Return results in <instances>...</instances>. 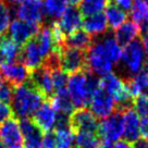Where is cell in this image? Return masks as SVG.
<instances>
[{
  "instance_id": "cell-1",
  "label": "cell",
  "mask_w": 148,
  "mask_h": 148,
  "mask_svg": "<svg viewBox=\"0 0 148 148\" xmlns=\"http://www.w3.org/2000/svg\"><path fill=\"white\" fill-rule=\"evenodd\" d=\"M68 92L74 107L86 108L89 105L92 94L100 86V79L90 71L71 74L68 79Z\"/></svg>"
},
{
  "instance_id": "cell-2",
  "label": "cell",
  "mask_w": 148,
  "mask_h": 148,
  "mask_svg": "<svg viewBox=\"0 0 148 148\" xmlns=\"http://www.w3.org/2000/svg\"><path fill=\"white\" fill-rule=\"evenodd\" d=\"M45 101L42 95L29 82L14 87L12 98V110L18 119H31Z\"/></svg>"
},
{
  "instance_id": "cell-3",
  "label": "cell",
  "mask_w": 148,
  "mask_h": 148,
  "mask_svg": "<svg viewBox=\"0 0 148 148\" xmlns=\"http://www.w3.org/2000/svg\"><path fill=\"white\" fill-rule=\"evenodd\" d=\"M122 62L126 72L129 74L127 77L134 76L142 72L145 66V48L140 37L124 46L122 50Z\"/></svg>"
},
{
  "instance_id": "cell-4",
  "label": "cell",
  "mask_w": 148,
  "mask_h": 148,
  "mask_svg": "<svg viewBox=\"0 0 148 148\" xmlns=\"http://www.w3.org/2000/svg\"><path fill=\"white\" fill-rule=\"evenodd\" d=\"M70 127L74 135L76 134H94L97 135L98 120L87 108H79L74 110L69 116Z\"/></svg>"
},
{
  "instance_id": "cell-5",
  "label": "cell",
  "mask_w": 148,
  "mask_h": 148,
  "mask_svg": "<svg viewBox=\"0 0 148 148\" xmlns=\"http://www.w3.org/2000/svg\"><path fill=\"white\" fill-rule=\"evenodd\" d=\"M61 69L66 74L89 71L87 64V51L75 48H60Z\"/></svg>"
},
{
  "instance_id": "cell-6",
  "label": "cell",
  "mask_w": 148,
  "mask_h": 148,
  "mask_svg": "<svg viewBox=\"0 0 148 148\" xmlns=\"http://www.w3.org/2000/svg\"><path fill=\"white\" fill-rule=\"evenodd\" d=\"M87 64L89 71L94 74L105 76L107 74L111 73L113 64L109 60L100 39L94 40L92 46L88 48Z\"/></svg>"
},
{
  "instance_id": "cell-7",
  "label": "cell",
  "mask_w": 148,
  "mask_h": 148,
  "mask_svg": "<svg viewBox=\"0 0 148 148\" xmlns=\"http://www.w3.org/2000/svg\"><path fill=\"white\" fill-rule=\"evenodd\" d=\"M123 114L116 110L108 118L102 119L98 125L97 135L99 139L103 140V143L119 142L123 136Z\"/></svg>"
},
{
  "instance_id": "cell-8",
  "label": "cell",
  "mask_w": 148,
  "mask_h": 148,
  "mask_svg": "<svg viewBox=\"0 0 148 148\" xmlns=\"http://www.w3.org/2000/svg\"><path fill=\"white\" fill-rule=\"evenodd\" d=\"M15 14L18 20H22L28 23L42 25L45 11L42 0H26L15 9Z\"/></svg>"
},
{
  "instance_id": "cell-9",
  "label": "cell",
  "mask_w": 148,
  "mask_h": 148,
  "mask_svg": "<svg viewBox=\"0 0 148 148\" xmlns=\"http://www.w3.org/2000/svg\"><path fill=\"white\" fill-rule=\"evenodd\" d=\"M89 106L92 113L101 119H106L116 111V102L113 98L100 86L92 94Z\"/></svg>"
},
{
  "instance_id": "cell-10",
  "label": "cell",
  "mask_w": 148,
  "mask_h": 148,
  "mask_svg": "<svg viewBox=\"0 0 148 148\" xmlns=\"http://www.w3.org/2000/svg\"><path fill=\"white\" fill-rule=\"evenodd\" d=\"M42 25L38 24L28 23L22 20L15 18L10 24L9 32L10 38L18 46H23L28 40H31L33 37L37 35L38 31L40 29Z\"/></svg>"
},
{
  "instance_id": "cell-11",
  "label": "cell",
  "mask_w": 148,
  "mask_h": 148,
  "mask_svg": "<svg viewBox=\"0 0 148 148\" xmlns=\"http://www.w3.org/2000/svg\"><path fill=\"white\" fill-rule=\"evenodd\" d=\"M28 82L42 94L45 100L48 99L50 100L55 95V89L51 79V72L44 65H40L39 68L33 70L31 72Z\"/></svg>"
},
{
  "instance_id": "cell-12",
  "label": "cell",
  "mask_w": 148,
  "mask_h": 148,
  "mask_svg": "<svg viewBox=\"0 0 148 148\" xmlns=\"http://www.w3.org/2000/svg\"><path fill=\"white\" fill-rule=\"evenodd\" d=\"M0 139L7 148H23V135L15 118L0 124Z\"/></svg>"
},
{
  "instance_id": "cell-13",
  "label": "cell",
  "mask_w": 148,
  "mask_h": 148,
  "mask_svg": "<svg viewBox=\"0 0 148 148\" xmlns=\"http://www.w3.org/2000/svg\"><path fill=\"white\" fill-rule=\"evenodd\" d=\"M58 113L56 112L55 108L52 107L50 100H45L38 110L34 113L32 120L35 124L42 130L44 133L52 132L57 124Z\"/></svg>"
},
{
  "instance_id": "cell-14",
  "label": "cell",
  "mask_w": 148,
  "mask_h": 148,
  "mask_svg": "<svg viewBox=\"0 0 148 148\" xmlns=\"http://www.w3.org/2000/svg\"><path fill=\"white\" fill-rule=\"evenodd\" d=\"M83 15L81 13L79 8L76 7H69L65 10L63 15L58 21H55L57 27L63 36H68L72 33L79 31L81 26L83 25Z\"/></svg>"
},
{
  "instance_id": "cell-15",
  "label": "cell",
  "mask_w": 148,
  "mask_h": 148,
  "mask_svg": "<svg viewBox=\"0 0 148 148\" xmlns=\"http://www.w3.org/2000/svg\"><path fill=\"white\" fill-rule=\"evenodd\" d=\"M31 70H28L23 63H21L20 61L13 62L11 64L1 65L0 66V73L2 75V77L12 84L14 87L20 86L22 84L28 82L29 76H31Z\"/></svg>"
},
{
  "instance_id": "cell-16",
  "label": "cell",
  "mask_w": 148,
  "mask_h": 148,
  "mask_svg": "<svg viewBox=\"0 0 148 148\" xmlns=\"http://www.w3.org/2000/svg\"><path fill=\"white\" fill-rule=\"evenodd\" d=\"M18 123L24 138L23 148H42V142L45 133L33 122L32 119H21Z\"/></svg>"
},
{
  "instance_id": "cell-17",
  "label": "cell",
  "mask_w": 148,
  "mask_h": 148,
  "mask_svg": "<svg viewBox=\"0 0 148 148\" xmlns=\"http://www.w3.org/2000/svg\"><path fill=\"white\" fill-rule=\"evenodd\" d=\"M123 114V137L124 140L131 144L137 142L140 137V120L138 114L133 109H127Z\"/></svg>"
},
{
  "instance_id": "cell-18",
  "label": "cell",
  "mask_w": 148,
  "mask_h": 148,
  "mask_svg": "<svg viewBox=\"0 0 148 148\" xmlns=\"http://www.w3.org/2000/svg\"><path fill=\"white\" fill-rule=\"evenodd\" d=\"M140 37V27L133 21H126L118 27L114 33V38L120 46H126L130 42Z\"/></svg>"
},
{
  "instance_id": "cell-19",
  "label": "cell",
  "mask_w": 148,
  "mask_h": 148,
  "mask_svg": "<svg viewBox=\"0 0 148 148\" xmlns=\"http://www.w3.org/2000/svg\"><path fill=\"white\" fill-rule=\"evenodd\" d=\"M20 48L18 45L10 38V37H0V66L1 65L11 64L18 61L20 57Z\"/></svg>"
},
{
  "instance_id": "cell-20",
  "label": "cell",
  "mask_w": 148,
  "mask_h": 148,
  "mask_svg": "<svg viewBox=\"0 0 148 148\" xmlns=\"http://www.w3.org/2000/svg\"><path fill=\"white\" fill-rule=\"evenodd\" d=\"M83 29L88 33L90 36H99L102 34H106L109 29L106 15L103 13H97L87 16L83 20Z\"/></svg>"
},
{
  "instance_id": "cell-21",
  "label": "cell",
  "mask_w": 148,
  "mask_h": 148,
  "mask_svg": "<svg viewBox=\"0 0 148 148\" xmlns=\"http://www.w3.org/2000/svg\"><path fill=\"white\" fill-rule=\"evenodd\" d=\"M50 102L59 116H68V118L71 116V113L75 108L66 88L56 92L50 99Z\"/></svg>"
},
{
  "instance_id": "cell-22",
  "label": "cell",
  "mask_w": 148,
  "mask_h": 148,
  "mask_svg": "<svg viewBox=\"0 0 148 148\" xmlns=\"http://www.w3.org/2000/svg\"><path fill=\"white\" fill-rule=\"evenodd\" d=\"M92 42H94V38L88 33H86L84 29H79L64 37L62 47L87 51L88 48L92 46Z\"/></svg>"
},
{
  "instance_id": "cell-23",
  "label": "cell",
  "mask_w": 148,
  "mask_h": 148,
  "mask_svg": "<svg viewBox=\"0 0 148 148\" xmlns=\"http://www.w3.org/2000/svg\"><path fill=\"white\" fill-rule=\"evenodd\" d=\"M126 86L129 88V92L133 98H136L140 95L148 94V72L142 71L134 76L124 79Z\"/></svg>"
},
{
  "instance_id": "cell-24",
  "label": "cell",
  "mask_w": 148,
  "mask_h": 148,
  "mask_svg": "<svg viewBox=\"0 0 148 148\" xmlns=\"http://www.w3.org/2000/svg\"><path fill=\"white\" fill-rule=\"evenodd\" d=\"M105 15H106L108 26L110 27V29H116L127 20V13L122 9H120L119 7H116L110 0L106 7V14Z\"/></svg>"
},
{
  "instance_id": "cell-25",
  "label": "cell",
  "mask_w": 148,
  "mask_h": 148,
  "mask_svg": "<svg viewBox=\"0 0 148 148\" xmlns=\"http://www.w3.org/2000/svg\"><path fill=\"white\" fill-rule=\"evenodd\" d=\"M100 42H101L109 60L112 62V64H118L122 57V49L116 40L114 36L111 34H107L106 36H103L100 39Z\"/></svg>"
},
{
  "instance_id": "cell-26",
  "label": "cell",
  "mask_w": 148,
  "mask_h": 148,
  "mask_svg": "<svg viewBox=\"0 0 148 148\" xmlns=\"http://www.w3.org/2000/svg\"><path fill=\"white\" fill-rule=\"evenodd\" d=\"M66 9H68L66 0H45V2H44L45 14L49 18L53 20L52 22L60 18Z\"/></svg>"
},
{
  "instance_id": "cell-27",
  "label": "cell",
  "mask_w": 148,
  "mask_h": 148,
  "mask_svg": "<svg viewBox=\"0 0 148 148\" xmlns=\"http://www.w3.org/2000/svg\"><path fill=\"white\" fill-rule=\"evenodd\" d=\"M109 0H82L79 2V10L82 15L90 16L94 14L101 13L102 10L106 9Z\"/></svg>"
},
{
  "instance_id": "cell-28",
  "label": "cell",
  "mask_w": 148,
  "mask_h": 148,
  "mask_svg": "<svg viewBox=\"0 0 148 148\" xmlns=\"http://www.w3.org/2000/svg\"><path fill=\"white\" fill-rule=\"evenodd\" d=\"M130 14L133 22L138 24L139 26L148 22V3L145 0H133V5Z\"/></svg>"
},
{
  "instance_id": "cell-29",
  "label": "cell",
  "mask_w": 148,
  "mask_h": 148,
  "mask_svg": "<svg viewBox=\"0 0 148 148\" xmlns=\"http://www.w3.org/2000/svg\"><path fill=\"white\" fill-rule=\"evenodd\" d=\"M11 24V8L5 0H0V37L5 36Z\"/></svg>"
},
{
  "instance_id": "cell-30",
  "label": "cell",
  "mask_w": 148,
  "mask_h": 148,
  "mask_svg": "<svg viewBox=\"0 0 148 148\" xmlns=\"http://www.w3.org/2000/svg\"><path fill=\"white\" fill-rule=\"evenodd\" d=\"M51 72V79H52V85L55 89V94L57 92H60L62 89H65V86L68 84V74L63 72L62 69L53 70Z\"/></svg>"
},
{
  "instance_id": "cell-31",
  "label": "cell",
  "mask_w": 148,
  "mask_h": 148,
  "mask_svg": "<svg viewBox=\"0 0 148 148\" xmlns=\"http://www.w3.org/2000/svg\"><path fill=\"white\" fill-rule=\"evenodd\" d=\"M133 107L136 110V113L143 116H148V94L140 95L134 99Z\"/></svg>"
},
{
  "instance_id": "cell-32",
  "label": "cell",
  "mask_w": 148,
  "mask_h": 148,
  "mask_svg": "<svg viewBox=\"0 0 148 148\" xmlns=\"http://www.w3.org/2000/svg\"><path fill=\"white\" fill-rule=\"evenodd\" d=\"M14 92V86L7 81H3L0 85V100L9 105L12 101Z\"/></svg>"
},
{
  "instance_id": "cell-33",
  "label": "cell",
  "mask_w": 148,
  "mask_h": 148,
  "mask_svg": "<svg viewBox=\"0 0 148 148\" xmlns=\"http://www.w3.org/2000/svg\"><path fill=\"white\" fill-rule=\"evenodd\" d=\"M12 118H14L12 108L8 103L0 100V124L5 123V121L10 120Z\"/></svg>"
},
{
  "instance_id": "cell-34",
  "label": "cell",
  "mask_w": 148,
  "mask_h": 148,
  "mask_svg": "<svg viewBox=\"0 0 148 148\" xmlns=\"http://www.w3.org/2000/svg\"><path fill=\"white\" fill-rule=\"evenodd\" d=\"M42 148H56V136L53 132L45 133L42 142Z\"/></svg>"
},
{
  "instance_id": "cell-35",
  "label": "cell",
  "mask_w": 148,
  "mask_h": 148,
  "mask_svg": "<svg viewBox=\"0 0 148 148\" xmlns=\"http://www.w3.org/2000/svg\"><path fill=\"white\" fill-rule=\"evenodd\" d=\"M110 1L123 11H131L133 5V0H110Z\"/></svg>"
},
{
  "instance_id": "cell-36",
  "label": "cell",
  "mask_w": 148,
  "mask_h": 148,
  "mask_svg": "<svg viewBox=\"0 0 148 148\" xmlns=\"http://www.w3.org/2000/svg\"><path fill=\"white\" fill-rule=\"evenodd\" d=\"M140 137L148 139V116H143L140 120Z\"/></svg>"
},
{
  "instance_id": "cell-37",
  "label": "cell",
  "mask_w": 148,
  "mask_h": 148,
  "mask_svg": "<svg viewBox=\"0 0 148 148\" xmlns=\"http://www.w3.org/2000/svg\"><path fill=\"white\" fill-rule=\"evenodd\" d=\"M114 148H133V144L129 143V142H126V140H119V142H116V144L113 146Z\"/></svg>"
},
{
  "instance_id": "cell-38",
  "label": "cell",
  "mask_w": 148,
  "mask_h": 148,
  "mask_svg": "<svg viewBox=\"0 0 148 148\" xmlns=\"http://www.w3.org/2000/svg\"><path fill=\"white\" fill-rule=\"evenodd\" d=\"M140 39H142L144 48H145L148 52V31H146V32H144L140 34Z\"/></svg>"
},
{
  "instance_id": "cell-39",
  "label": "cell",
  "mask_w": 148,
  "mask_h": 148,
  "mask_svg": "<svg viewBox=\"0 0 148 148\" xmlns=\"http://www.w3.org/2000/svg\"><path fill=\"white\" fill-rule=\"evenodd\" d=\"M9 5H18V3H22L24 1H26V0H5Z\"/></svg>"
},
{
  "instance_id": "cell-40",
  "label": "cell",
  "mask_w": 148,
  "mask_h": 148,
  "mask_svg": "<svg viewBox=\"0 0 148 148\" xmlns=\"http://www.w3.org/2000/svg\"><path fill=\"white\" fill-rule=\"evenodd\" d=\"M98 148H114V147L110 143H102V144H99Z\"/></svg>"
},
{
  "instance_id": "cell-41",
  "label": "cell",
  "mask_w": 148,
  "mask_h": 148,
  "mask_svg": "<svg viewBox=\"0 0 148 148\" xmlns=\"http://www.w3.org/2000/svg\"><path fill=\"white\" fill-rule=\"evenodd\" d=\"M66 1H68V3H71L72 5L75 7L76 5H79V2H81L82 0H66Z\"/></svg>"
},
{
  "instance_id": "cell-42",
  "label": "cell",
  "mask_w": 148,
  "mask_h": 148,
  "mask_svg": "<svg viewBox=\"0 0 148 148\" xmlns=\"http://www.w3.org/2000/svg\"><path fill=\"white\" fill-rule=\"evenodd\" d=\"M0 148H7L5 147V145L3 144V142H2L1 139H0Z\"/></svg>"
},
{
  "instance_id": "cell-43",
  "label": "cell",
  "mask_w": 148,
  "mask_h": 148,
  "mask_svg": "<svg viewBox=\"0 0 148 148\" xmlns=\"http://www.w3.org/2000/svg\"><path fill=\"white\" fill-rule=\"evenodd\" d=\"M145 66L148 69V55H147V57H146V59H145Z\"/></svg>"
},
{
  "instance_id": "cell-44",
  "label": "cell",
  "mask_w": 148,
  "mask_h": 148,
  "mask_svg": "<svg viewBox=\"0 0 148 148\" xmlns=\"http://www.w3.org/2000/svg\"><path fill=\"white\" fill-rule=\"evenodd\" d=\"M2 82H3V77H2V75H1V73H0V85H1Z\"/></svg>"
},
{
  "instance_id": "cell-45",
  "label": "cell",
  "mask_w": 148,
  "mask_h": 148,
  "mask_svg": "<svg viewBox=\"0 0 148 148\" xmlns=\"http://www.w3.org/2000/svg\"><path fill=\"white\" fill-rule=\"evenodd\" d=\"M145 148H148V139H146V145H145Z\"/></svg>"
},
{
  "instance_id": "cell-46",
  "label": "cell",
  "mask_w": 148,
  "mask_h": 148,
  "mask_svg": "<svg viewBox=\"0 0 148 148\" xmlns=\"http://www.w3.org/2000/svg\"><path fill=\"white\" fill-rule=\"evenodd\" d=\"M145 1H146V2H147V3H148V0H145Z\"/></svg>"
}]
</instances>
